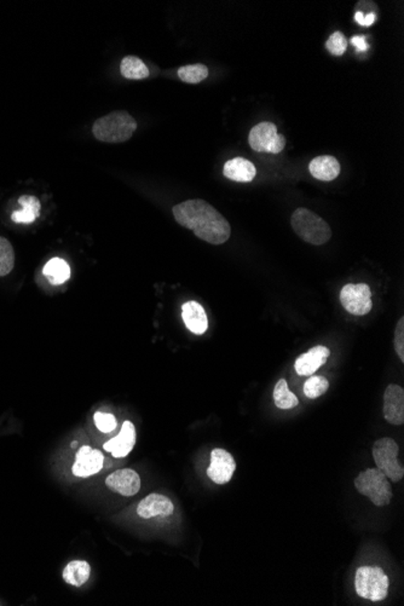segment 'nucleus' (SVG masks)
Listing matches in <instances>:
<instances>
[{"label": "nucleus", "instance_id": "f257e3e1", "mask_svg": "<svg viewBox=\"0 0 404 606\" xmlns=\"http://www.w3.org/2000/svg\"><path fill=\"white\" fill-rule=\"evenodd\" d=\"M172 212L178 224L208 244H225L232 235V227L227 219L201 198L181 202L173 207Z\"/></svg>", "mask_w": 404, "mask_h": 606}, {"label": "nucleus", "instance_id": "f03ea898", "mask_svg": "<svg viewBox=\"0 0 404 606\" xmlns=\"http://www.w3.org/2000/svg\"><path fill=\"white\" fill-rule=\"evenodd\" d=\"M136 129L137 122L126 110H115L95 121L93 133L100 142L124 143L133 136Z\"/></svg>", "mask_w": 404, "mask_h": 606}, {"label": "nucleus", "instance_id": "7ed1b4c3", "mask_svg": "<svg viewBox=\"0 0 404 606\" xmlns=\"http://www.w3.org/2000/svg\"><path fill=\"white\" fill-rule=\"evenodd\" d=\"M291 224L295 234L307 244L321 246L328 242L332 237L328 223L320 215L304 207H299L293 212Z\"/></svg>", "mask_w": 404, "mask_h": 606}, {"label": "nucleus", "instance_id": "20e7f679", "mask_svg": "<svg viewBox=\"0 0 404 606\" xmlns=\"http://www.w3.org/2000/svg\"><path fill=\"white\" fill-rule=\"evenodd\" d=\"M390 580L388 575L379 566H361L355 576V590L358 597L371 600L383 602L388 598Z\"/></svg>", "mask_w": 404, "mask_h": 606}, {"label": "nucleus", "instance_id": "39448f33", "mask_svg": "<svg viewBox=\"0 0 404 606\" xmlns=\"http://www.w3.org/2000/svg\"><path fill=\"white\" fill-rule=\"evenodd\" d=\"M355 488L378 507L388 506L391 502V483L378 468H368L361 472L355 478Z\"/></svg>", "mask_w": 404, "mask_h": 606}, {"label": "nucleus", "instance_id": "423d86ee", "mask_svg": "<svg viewBox=\"0 0 404 606\" xmlns=\"http://www.w3.org/2000/svg\"><path fill=\"white\" fill-rule=\"evenodd\" d=\"M373 459L376 468L383 472L388 480L397 483L403 478L404 468L398 461V446L392 438H381L374 443Z\"/></svg>", "mask_w": 404, "mask_h": 606}, {"label": "nucleus", "instance_id": "0eeeda50", "mask_svg": "<svg viewBox=\"0 0 404 606\" xmlns=\"http://www.w3.org/2000/svg\"><path fill=\"white\" fill-rule=\"evenodd\" d=\"M249 145L254 152L278 154L286 145L285 136L278 135V127L270 121L261 122L253 127L249 136Z\"/></svg>", "mask_w": 404, "mask_h": 606}, {"label": "nucleus", "instance_id": "6e6552de", "mask_svg": "<svg viewBox=\"0 0 404 606\" xmlns=\"http://www.w3.org/2000/svg\"><path fill=\"white\" fill-rule=\"evenodd\" d=\"M341 305L355 316L369 314L373 307L371 288L366 283H349L340 292Z\"/></svg>", "mask_w": 404, "mask_h": 606}, {"label": "nucleus", "instance_id": "1a4fd4ad", "mask_svg": "<svg viewBox=\"0 0 404 606\" xmlns=\"http://www.w3.org/2000/svg\"><path fill=\"white\" fill-rule=\"evenodd\" d=\"M235 459L229 451L215 448L210 453V463L207 468V476L215 485H227L235 473Z\"/></svg>", "mask_w": 404, "mask_h": 606}, {"label": "nucleus", "instance_id": "9d476101", "mask_svg": "<svg viewBox=\"0 0 404 606\" xmlns=\"http://www.w3.org/2000/svg\"><path fill=\"white\" fill-rule=\"evenodd\" d=\"M384 417L388 424L400 426L404 424V390L400 385H388L384 393Z\"/></svg>", "mask_w": 404, "mask_h": 606}, {"label": "nucleus", "instance_id": "9b49d317", "mask_svg": "<svg viewBox=\"0 0 404 606\" xmlns=\"http://www.w3.org/2000/svg\"><path fill=\"white\" fill-rule=\"evenodd\" d=\"M107 487L114 492V493L120 494L122 497H133L138 493L141 489V478L138 473L131 470V468H124V470H118L114 472L110 476L107 477L105 480Z\"/></svg>", "mask_w": 404, "mask_h": 606}, {"label": "nucleus", "instance_id": "f8f14e48", "mask_svg": "<svg viewBox=\"0 0 404 606\" xmlns=\"http://www.w3.org/2000/svg\"><path fill=\"white\" fill-rule=\"evenodd\" d=\"M105 458L101 451H95L89 446H81L79 451L76 453V463L73 465L72 471L74 476L85 477L93 476L101 471L103 468Z\"/></svg>", "mask_w": 404, "mask_h": 606}, {"label": "nucleus", "instance_id": "ddd939ff", "mask_svg": "<svg viewBox=\"0 0 404 606\" xmlns=\"http://www.w3.org/2000/svg\"><path fill=\"white\" fill-rule=\"evenodd\" d=\"M331 350L326 346L317 345L300 355L295 363V369L300 376H310L327 362Z\"/></svg>", "mask_w": 404, "mask_h": 606}, {"label": "nucleus", "instance_id": "4468645a", "mask_svg": "<svg viewBox=\"0 0 404 606\" xmlns=\"http://www.w3.org/2000/svg\"><path fill=\"white\" fill-rule=\"evenodd\" d=\"M174 512V505L169 497L160 494H150L144 497L137 506V513L143 519L155 517H169Z\"/></svg>", "mask_w": 404, "mask_h": 606}, {"label": "nucleus", "instance_id": "2eb2a0df", "mask_svg": "<svg viewBox=\"0 0 404 606\" xmlns=\"http://www.w3.org/2000/svg\"><path fill=\"white\" fill-rule=\"evenodd\" d=\"M136 444L135 425L131 421L122 424L120 434L105 444V451H109L114 458H125L130 454Z\"/></svg>", "mask_w": 404, "mask_h": 606}, {"label": "nucleus", "instance_id": "dca6fc26", "mask_svg": "<svg viewBox=\"0 0 404 606\" xmlns=\"http://www.w3.org/2000/svg\"><path fill=\"white\" fill-rule=\"evenodd\" d=\"M182 317L186 328L196 335H201L208 328V319L203 307L198 302H188L182 307Z\"/></svg>", "mask_w": 404, "mask_h": 606}, {"label": "nucleus", "instance_id": "f3484780", "mask_svg": "<svg viewBox=\"0 0 404 606\" xmlns=\"http://www.w3.org/2000/svg\"><path fill=\"white\" fill-rule=\"evenodd\" d=\"M309 171L319 181H334L340 173V164L334 156H317L309 165Z\"/></svg>", "mask_w": 404, "mask_h": 606}, {"label": "nucleus", "instance_id": "a211bd4d", "mask_svg": "<svg viewBox=\"0 0 404 606\" xmlns=\"http://www.w3.org/2000/svg\"><path fill=\"white\" fill-rule=\"evenodd\" d=\"M224 176L230 181L249 183L257 174V170L251 161L244 158H235L227 161L223 167Z\"/></svg>", "mask_w": 404, "mask_h": 606}, {"label": "nucleus", "instance_id": "6ab92c4d", "mask_svg": "<svg viewBox=\"0 0 404 606\" xmlns=\"http://www.w3.org/2000/svg\"><path fill=\"white\" fill-rule=\"evenodd\" d=\"M21 210H15L11 220L17 224H32L40 215V201L32 195H23L18 200Z\"/></svg>", "mask_w": 404, "mask_h": 606}, {"label": "nucleus", "instance_id": "aec40b11", "mask_svg": "<svg viewBox=\"0 0 404 606\" xmlns=\"http://www.w3.org/2000/svg\"><path fill=\"white\" fill-rule=\"evenodd\" d=\"M42 274L50 281L51 285L57 286L66 283L68 278H71V268L64 259L52 258L44 266Z\"/></svg>", "mask_w": 404, "mask_h": 606}, {"label": "nucleus", "instance_id": "412c9836", "mask_svg": "<svg viewBox=\"0 0 404 606\" xmlns=\"http://www.w3.org/2000/svg\"><path fill=\"white\" fill-rule=\"evenodd\" d=\"M90 573H91V568L88 562L74 560L64 568V580L68 585L81 587L89 580Z\"/></svg>", "mask_w": 404, "mask_h": 606}, {"label": "nucleus", "instance_id": "4be33fe9", "mask_svg": "<svg viewBox=\"0 0 404 606\" xmlns=\"http://www.w3.org/2000/svg\"><path fill=\"white\" fill-rule=\"evenodd\" d=\"M121 76L131 81H141L149 76V69L142 59L136 56H126L120 64Z\"/></svg>", "mask_w": 404, "mask_h": 606}, {"label": "nucleus", "instance_id": "5701e85b", "mask_svg": "<svg viewBox=\"0 0 404 606\" xmlns=\"http://www.w3.org/2000/svg\"><path fill=\"white\" fill-rule=\"evenodd\" d=\"M274 400L276 407L280 409L295 408L299 400L293 392L290 391L287 381L285 379L278 380L274 388Z\"/></svg>", "mask_w": 404, "mask_h": 606}, {"label": "nucleus", "instance_id": "b1692460", "mask_svg": "<svg viewBox=\"0 0 404 606\" xmlns=\"http://www.w3.org/2000/svg\"><path fill=\"white\" fill-rule=\"evenodd\" d=\"M178 76L186 84H198L207 79L208 68L202 64H189L178 69Z\"/></svg>", "mask_w": 404, "mask_h": 606}, {"label": "nucleus", "instance_id": "393cba45", "mask_svg": "<svg viewBox=\"0 0 404 606\" xmlns=\"http://www.w3.org/2000/svg\"><path fill=\"white\" fill-rule=\"evenodd\" d=\"M15 266V252L13 244L5 237L0 236V278L6 276L13 271Z\"/></svg>", "mask_w": 404, "mask_h": 606}, {"label": "nucleus", "instance_id": "a878e982", "mask_svg": "<svg viewBox=\"0 0 404 606\" xmlns=\"http://www.w3.org/2000/svg\"><path fill=\"white\" fill-rule=\"evenodd\" d=\"M329 381L324 376L314 375L304 384V393L307 398L315 400L328 391Z\"/></svg>", "mask_w": 404, "mask_h": 606}, {"label": "nucleus", "instance_id": "bb28decb", "mask_svg": "<svg viewBox=\"0 0 404 606\" xmlns=\"http://www.w3.org/2000/svg\"><path fill=\"white\" fill-rule=\"evenodd\" d=\"M347 44L349 42H347L345 35L341 32H335L329 37L328 40L326 42V47L333 56H343L347 49Z\"/></svg>", "mask_w": 404, "mask_h": 606}, {"label": "nucleus", "instance_id": "cd10ccee", "mask_svg": "<svg viewBox=\"0 0 404 606\" xmlns=\"http://www.w3.org/2000/svg\"><path fill=\"white\" fill-rule=\"evenodd\" d=\"M95 425L97 426V429L103 434H110L117 429L118 422L113 414L97 412L95 414Z\"/></svg>", "mask_w": 404, "mask_h": 606}, {"label": "nucleus", "instance_id": "c85d7f7f", "mask_svg": "<svg viewBox=\"0 0 404 606\" xmlns=\"http://www.w3.org/2000/svg\"><path fill=\"white\" fill-rule=\"evenodd\" d=\"M395 350L400 361L404 362V317H400L397 322L395 331Z\"/></svg>", "mask_w": 404, "mask_h": 606}, {"label": "nucleus", "instance_id": "c756f323", "mask_svg": "<svg viewBox=\"0 0 404 606\" xmlns=\"http://www.w3.org/2000/svg\"><path fill=\"white\" fill-rule=\"evenodd\" d=\"M351 44L357 49V51H361V52H364V51L369 49V45H368V42H366V38L363 35H355V37H352L351 38Z\"/></svg>", "mask_w": 404, "mask_h": 606}, {"label": "nucleus", "instance_id": "7c9ffc66", "mask_svg": "<svg viewBox=\"0 0 404 606\" xmlns=\"http://www.w3.org/2000/svg\"><path fill=\"white\" fill-rule=\"evenodd\" d=\"M375 18L376 16H375L374 13H368L367 16H364V25L363 27H371L374 23Z\"/></svg>", "mask_w": 404, "mask_h": 606}, {"label": "nucleus", "instance_id": "2f4dec72", "mask_svg": "<svg viewBox=\"0 0 404 606\" xmlns=\"http://www.w3.org/2000/svg\"><path fill=\"white\" fill-rule=\"evenodd\" d=\"M355 21L357 22L360 25H364V15L361 11H357L355 13Z\"/></svg>", "mask_w": 404, "mask_h": 606}, {"label": "nucleus", "instance_id": "473e14b6", "mask_svg": "<svg viewBox=\"0 0 404 606\" xmlns=\"http://www.w3.org/2000/svg\"><path fill=\"white\" fill-rule=\"evenodd\" d=\"M76 446H78V443H76V442L72 443V448H76Z\"/></svg>", "mask_w": 404, "mask_h": 606}]
</instances>
